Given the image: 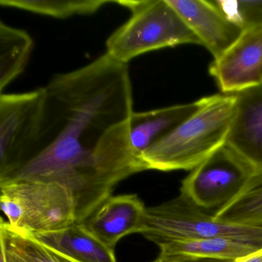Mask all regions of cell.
I'll use <instances>...</instances> for the list:
<instances>
[{
    "instance_id": "cell-5",
    "label": "cell",
    "mask_w": 262,
    "mask_h": 262,
    "mask_svg": "<svg viewBox=\"0 0 262 262\" xmlns=\"http://www.w3.org/2000/svg\"><path fill=\"white\" fill-rule=\"evenodd\" d=\"M141 234L158 246L174 241L223 237L262 248V228L217 220L181 194L146 208Z\"/></svg>"
},
{
    "instance_id": "cell-11",
    "label": "cell",
    "mask_w": 262,
    "mask_h": 262,
    "mask_svg": "<svg viewBox=\"0 0 262 262\" xmlns=\"http://www.w3.org/2000/svg\"><path fill=\"white\" fill-rule=\"evenodd\" d=\"M146 207L137 194L110 196L82 223L102 243L115 251L118 242L141 233Z\"/></svg>"
},
{
    "instance_id": "cell-12",
    "label": "cell",
    "mask_w": 262,
    "mask_h": 262,
    "mask_svg": "<svg viewBox=\"0 0 262 262\" xmlns=\"http://www.w3.org/2000/svg\"><path fill=\"white\" fill-rule=\"evenodd\" d=\"M199 100L145 112H134L129 124V143L134 154L142 155L169 134L199 108Z\"/></svg>"
},
{
    "instance_id": "cell-6",
    "label": "cell",
    "mask_w": 262,
    "mask_h": 262,
    "mask_svg": "<svg viewBox=\"0 0 262 262\" xmlns=\"http://www.w3.org/2000/svg\"><path fill=\"white\" fill-rule=\"evenodd\" d=\"M44 87L0 96V182L11 179L33 158L39 140Z\"/></svg>"
},
{
    "instance_id": "cell-1",
    "label": "cell",
    "mask_w": 262,
    "mask_h": 262,
    "mask_svg": "<svg viewBox=\"0 0 262 262\" xmlns=\"http://www.w3.org/2000/svg\"><path fill=\"white\" fill-rule=\"evenodd\" d=\"M44 89L33 158L9 180L59 183L75 198L88 195L105 178L118 183L128 163L134 113L128 65L105 53L56 75Z\"/></svg>"
},
{
    "instance_id": "cell-7",
    "label": "cell",
    "mask_w": 262,
    "mask_h": 262,
    "mask_svg": "<svg viewBox=\"0 0 262 262\" xmlns=\"http://www.w3.org/2000/svg\"><path fill=\"white\" fill-rule=\"evenodd\" d=\"M254 171L226 145L182 180L180 194L202 209L222 208L243 189Z\"/></svg>"
},
{
    "instance_id": "cell-15",
    "label": "cell",
    "mask_w": 262,
    "mask_h": 262,
    "mask_svg": "<svg viewBox=\"0 0 262 262\" xmlns=\"http://www.w3.org/2000/svg\"><path fill=\"white\" fill-rule=\"evenodd\" d=\"M34 47L33 38L25 30L0 22V92L27 67Z\"/></svg>"
},
{
    "instance_id": "cell-18",
    "label": "cell",
    "mask_w": 262,
    "mask_h": 262,
    "mask_svg": "<svg viewBox=\"0 0 262 262\" xmlns=\"http://www.w3.org/2000/svg\"><path fill=\"white\" fill-rule=\"evenodd\" d=\"M116 4L115 0H0L4 7L19 9L42 16L67 19L92 15L104 5Z\"/></svg>"
},
{
    "instance_id": "cell-20",
    "label": "cell",
    "mask_w": 262,
    "mask_h": 262,
    "mask_svg": "<svg viewBox=\"0 0 262 262\" xmlns=\"http://www.w3.org/2000/svg\"><path fill=\"white\" fill-rule=\"evenodd\" d=\"M152 262H235L234 260L219 258H200V257H191V258H177L171 260H159L156 258Z\"/></svg>"
},
{
    "instance_id": "cell-17",
    "label": "cell",
    "mask_w": 262,
    "mask_h": 262,
    "mask_svg": "<svg viewBox=\"0 0 262 262\" xmlns=\"http://www.w3.org/2000/svg\"><path fill=\"white\" fill-rule=\"evenodd\" d=\"M214 217L228 223L262 228V172L254 173L239 194L217 209Z\"/></svg>"
},
{
    "instance_id": "cell-9",
    "label": "cell",
    "mask_w": 262,
    "mask_h": 262,
    "mask_svg": "<svg viewBox=\"0 0 262 262\" xmlns=\"http://www.w3.org/2000/svg\"><path fill=\"white\" fill-rule=\"evenodd\" d=\"M214 59L225 53L244 30L233 24L214 1L168 0Z\"/></svg>"
},
{
    "instance_id": "cell-16",
    "label": "cell",
    "mask_w": 262,
    "mask_h": 262,
    "mask_svg": "<svg viewBox=\"0 0 262 262\" xmlns=\"http://www.w3.org/2000/svg\"><path fill=\"white\" fill-rule=\"evenodd\" d=\"M0 248L5 262H78L31 236L15 232L3 219L0 224Z\"/></svg>"
},
{
    "instance_id": "cell-2",
    "label": "cell",
    "mask_w": 262,
    "mask_h": 262,
    "mask_svg": "<svg viewBox=\"0 0 262 262\" xmlns=\"http://www.w3.org/2000/svg\"><path fill=\"white\" fill-rule=\"evenodd\" d=\"M235 94L199 99V108L142 156L146 170H192L226 144L235 110Z\"/></svg>"
},
{
    "instance_id": "cell-4",
    "label": "cell",
    "mask_w": 262,
    "mask_h": 262,
    "mask_svg": "<svg viewBox=\"0 0 262 262\" xmlns=\"http://www.w3.org/2000/svg\"><path fill=\"white\" fill-rule=\"evenodd\" d=\"M1 209L9 227L22 235L50 232L76 222V205L63 185L37 181L0 182Z\"/></svg>"
},
{
    "instance_id": "cell-14",
    "label": "cell",
    "mask_w": 262,
    "mask_h": 262,
    "mask_svg": "<svg viewBox=\"0 0 262 262\" xmlns=\"http://www.w3.org/2000/svg\"><path fill=\"white\" fill-rule=\"evenodd\" d=\"M159 260L177 258H219L237 260L248 257L260 248L245 242L223 237L174 241L159 246Z\"/></svg>"
},
{
    "instance_id": "cell-19",
    "label": "cell",
    "mask_w": 262,
    "mask_h": 262,
    "mask_svg": "<svg viewBox=\"0 0 262 262\" xmlns=\"http://www.w3.org/2000/svg\"><path fill=\"white\" fill-rule=\"evenodd\" d=\"M223 14L242 30L262 27V0H213Z\"/></svg>"
},
{
    "instance_id": "cell-13",
    "label": "cell",
    "mask_w": 262,
    "mask_h": 262,
    "mask_svg": "<svg viewBox=\"0 0 262 262\" xmlns=\"http://www.w3.org/2000/svg\"><path fill=\"white\" fill-rule=\"evenodd\" d=\"M30 236L78 262H117L115 251L94 237L83 224Z\"/></svg>"
},
{
    "instance_id": "cell-10",
    "label": "cell",
    "mask_w": 262,
    "mask_h": 262,
    "mask_svg": "<svg viewBox=\"0 0 262 262\" xmlns=\"http://www.w3.org/2000/svg\"><path fill=\"white\" fill-rule=\"evenodd\" d=\"M235 95V110L225 145L254 173L262 172V84Z\"/></svg>"
},
{
    "instance_id": "cell-8",
    "label": "cell",
    "mask_w": 262,
    "mask_h": 262,
    "mask_svg": "<svg viewBox=\"0 0 262 262\" xmlns=\"http://www.w3.org/2000/svg\"><path fill=\"white\" fill-rule=\"evenodd\" d=\"M224 94H237L262 84V27L244 30L234 44L209 67Z\"/></svg>"
},
{
    "instance_id": "cell-3",
    "label": "cell",
    "mask_w": 262,
    "mask_h": 262,
    "mask_svg": "<svg viewBox=\"0 0 262 262\" xmlns=\"http://www.w3.org/2000/svg\"><path fill=\"white\" fill-rule=\"evenodd\" d=\"M128 9L131 17L106 41V53L127 64L151 51L184 44L202 45L168 0L116 1Z\"/></svg>"
},
{
    "instance_id": "cell-21",
    "label": "cell",
    "mask_w": 262,
    "mask_h": 262,
    "mask_svg": "<svg viewBox=\"0 0 262 262\" xmlns=\"http://www.w3.org/2000/svg\"><path fill=\"white\" fill-rule=\"evenodd\" d=\"M235 262H262V248Z\"/></svg>"
},
{
    "instance_id": "cell-22",
    "label": "cell",
    "mask_w": 262,
    "mask_h": 262,
    "mask_svg": "<svg viewBox=\"0 0 262 262\" xmlns=\"http://www.w3.org/2000/svg\"><path fill=\"white\" fill-rule=\"evenodd\" d=\"M0 262H5L4 256H3L2 254H0Z\"/></svg>"
}]
</instances>
